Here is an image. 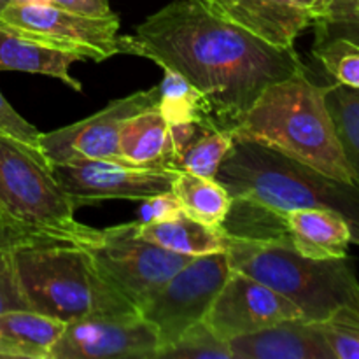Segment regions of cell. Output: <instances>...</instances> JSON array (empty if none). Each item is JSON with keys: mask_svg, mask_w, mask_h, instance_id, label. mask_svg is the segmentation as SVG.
<instances>
[{"mask_svg": "<svg viewBox=\"0 0 359 359\" xmlns=\"http://www.w3.org/2000/svg\"><path fill=\"white\" fill-rule=\"evenodd\" d=\"M123 55L181 74L212 107L221 128L233 130L273 83L307 74L294 48H277L214 13L205 0H172L121 35Z\"/></svg>", "mask_w": 359, "mask_h": 359, "instance_id": "cell-1", "label": "cell"}, {"mask_svg": "<svg viewBox=\"0 0 359 359\" xmlns=\"http://www.w3.org/2000/svg\"><path fill=\"white\" fill-rule=\"evenodd\" d=\"M216 181L233 200L277 217L293 209L335 210L346 217L353 242L359 245V184L330 177L273 147L248 139H235Z\"/></svg>", "mask_w": 359, "mask_h": 359, "instance_id": "cell-2", "label": "cell"}, {"mask_svg": "<svg viewBox=\"0 0 359 359\" xmlns=\"http://www.w3.org/2000/svg\"><path fill=\"white\" fill-rule=\"evenodd\" d=\"M326 91L328 86L312 83L307 74L270 84L231 130L233 137L265 144L330 177L356 184L326 107Z\"/></svg>", "mask_w": 359, "mask_h": 359, "instance_id": "cell-3", "label": "cell"}, {"mask_svg": "<svg viewBox=\"0 0 359 359\" xmlns=\"http://www.w3.org/2000/svg\"><path fill=\"white\" fill-rule=\"evenodd\" d=\"M14 266L32 311L63 323L139 314L100 273L88 248L32 241L13 245Z\"/></svg>", "mask_w": 359, "mask_h": 359, "instance_id": "cell-4", "label": "cell"}, {"mask_svg": "<svg viewBox=\"0 0 359 359\" xmlns=\"http://www.w3.org/2000/svg\"><path fill=\"white\" fill-rule=\"evenodd\" d=\"M0 209L4 235L11 245L21 242H72L88 248L102 230L76 219V207L39 149L0 133Z\"/></svg>", "mask_w": 359, "mask_h": 359, "instance_id": "cell-5", "label": "cell"}, {"mask_svg": "<svg viewBox=\"0 0 359 359\" xmlns=\"http://www.w3.org/2000/svg\"><path fill=\"white\" fill-rule=\"evenodd\" d=\"M231 270H241L293 302L304 321L325 323L342 309L359 312V280L347 258L312 259L287 241L230 237Z\"/></svg>", "mask_w": 359, "mask_h": 359, "instance_id": "cell-6", "label": "cell"}, {"mask_svg": "<svg viewBox=\"0 0 359 359\" xmlns=\"http://www.w3.org/2000/svg\"><path fill=\"white\" fill-rule=\"evenodd\" d=\"M137 228L139 221L105 228L100 241L88 245V251L102 276L140 311L175 272L191 262V256L144 241Z\"/></svg>", "mask_w": 359, "mask_h": 359, "instance_id": "cell-7", "label": "cell"}, {"mask_svg": "<svg viewBox=\"0 0 359 359\" xmlns=\"http://www.w3.org/2000/svg\"><path fill=\"white\" fill-rule=\"evenodd\" d=\"M230 272L226 252L195 256L149 298L139 314L156 326L160 349L205 319Z\"/></svg>", "mask_w": 359, "mask_h": 359, "instance_id": "cell-8", "label": "cell"}, {"mask_svg": "<svg viewBox=\"0 0 359 359\" xmlns=\"http://www.w3.org/2000/svg\"><path fill=\"white\" fill-rule=\"evenodd\" d=\"M158 86L140 90L109 102L90 118L53 132L41 133L39 147L49 165L79 163L90 160H109L126 163L119 153V135L133 116L158 107Z\"/></svg>", "mask_w": 359, "mask_h": 359, "instance_id": "cell-9", "label": "cell"}, {"mask_svg": "<svg viewBox=\"0 0 359 359\" xmlns=\"http://www.w3.org/2000/svg\"><path fill=\"white\" fill-rule=\"evenodd\" d=\"M0 25L76 51L95 62L121 55L119 18L116 14L91 18L70 13L49 2H18L0 13Z\"/></svg>", "mask_w": 359, "mask_h": 359, "instance_id": "cell-10", "label": "cell"}, {"mask_svg": "<svg viewBox=\"0 0 359 359\" xmlns=\"http://www.w3.org/2000/svg\"><path fill=\"white\" fill-rule=\"evenodd\" d=\"M51 172L76 209L102 200H146L168 193L177 175L170 168H142L109 160L56 163Z\"/></svg>", "mask_w": 359, "mask_h": 359, "instance_id": "cell-11", "label": "cell"}, {"mask_svg": "<svg viewBox=\"0 0 359 359\" xmlns=\"http://www.w3.org/2000/svg\"><path fill=\"white\" fill-rule=\"evenodd\" d=\"M290 319H304L300 309L241 270H231L205 316L207 325L224 340L256 333Z\"/></svg>", "mask_w": 359, "mask_h": 359, "instance_id": "cell-12", "label": "cell"}, {"mask_svg": "<svg viewBox=\"0 0 359 359\" xmlns=\"http://www.w3.org/2000/svg\"><path fill=\"white\" fill-rule=\"evenodd\" d=\"M160 337L140 314L67 323L49 359H156Z\"/></svg>", "mask_w": 359, "mask_h": 359, "instance_id": "cell-13", "label": "cell"}, {"mask_svg": "<svg viewBox=\"0 0 359 359\" xmlns=\"http://www.w3.org/2000/svg\"><path fill=\"white\" fill-rule=\"evenodd\" d=\"M231 23L277 48H294L302 32L314 27L326 11L321 0H205Z\"/></svg>", "mask_w": 359, "mask_h": 359, "instance_id": "cell-14", "label": "cell"}, {"mask_svg": "<svg viewBox=\"0 0 359 359\" xmlns=\"http://www.w3.org/2000/svg\"><path fill=\"white\" fill-rule=\"evenodd\" d=\"M233 359H335L318 323L290 319L228 340Z\"/></svg>", "mask_w": 359, "mask_h": 359, "instance_id": "cell-15", "label": "cell"}, {"mask_svg": "<svg viewBox=\"0 0 359 359\" xmlns=\"http://www.w3.org/2000/svg\"><path fill=\"white\" fill-rule=\"evenodd\" d=\"M84 60L86 58L79 53L58 48L23 32L0 25V70L44 74L60 79L74 91L81 93L83 84L74 79L70 67Z\"/></svg>", "mask_w": 359, "mask_h": 359, "instance_id": "cell-16", "label": "cell"}, {"mask_svg": "<svg viewBox=\"0 0 359 359\" xmlns=\"http://www.w3.org/2000/svg\"><path fill=\"white\" fill-rule=\"evenodd\" d=\"M287 241L312 259L346 258L353 233L346 217L328 209H293L283 214Z\"/></svg>", "mask_w": 359, "mask_h": 359, "instance_id": "cell-17", "label": "cell"}, {"mask_svg": "<svg viewBox=\"0 0 359 359\" xmlns=\"http://www.w3.org/2000/svg\"><path fill=\"white\" fill-rule=\"evenodd\" d=\"M119 153L128 165L142 168H170L175 160L170 123L154 107L133 116L119 135Z\"/></svg>", "mask_w": 359, "mask_h": 359, "instance_id": "cell-18", "label": "cell"}, {"mask_svg": "<svg viewBox=\"0 0 359 359\" xmlns=\"http://www.w3.org/2000/svg\"><path fill=\"white\" fill-rule=\"evenodd\" d=\"M137 235L160 248L191 258L226 252L230 244V235H226L223 226H210L186 212L163 221H139Z\"/></svg>", "mask_w": 359, "mask_h": 359, "instance_id": "cell-19", "label": "cell"}, {"mask_svg": "<svg viewBox=\"0 0 359 359\" xmlns=\"http://www.w3.org/2000/svg\"><path fill=\"white\" fill-rule=\"evenodd\" d=\"M67 323L35 311L0 314V358L49 359Z\"/></svg>", "mask_w": 359, "mask_h": 359, "instance_id": "cell-20", "label": "cell"}, {"mask_svg": "<svg viewBox=\"0 0 359 359\" xmlns=\"http://www.w3.org/2000/svg\"><path fill=\"white\" fill-rule=\"evenodd\" d=\"M314 56L335 83L359 88V37L347 28L319 18L314 25Z\"/></svg>", "mask_w": 359, "mask_h": 359, "instance_id": "cell-21", "label": "cell"}, {"mask_svg": "<svg viewBox=\"0 0 359 359\" xmlns=\"http://www.w3.org/2000/svg\"><path fill=\"white\" fill-rule=\"evenodd\" d=\"M172 193L184 207L186 214L210 226H221L231 207V195L216 179L177 172Z\"/></svg>", "mask_w": 359, "mask_h": 359, "instance_id": "cell-22", "label": "cell"}, {"mask_svg": "<svg viewBox=\"0 0 359 359\" xmlns=\"http://www.w3.org/2000/svg\"><path fill=\"white\" fill-rule=\"evenodd\" d=\"M158 90H160L158 109L170 125L196 123L207 128H221L214 118L209 100L181 74L163 69V79L158 84Z\"/></svg>", "mask_w": 359, "mask_h": 359, "instance_id": "cell-23", "label": "cell"}, {"mask_svg": "<svg viewBox=\"0 0 359 359\" xmlns=\"http://www.w3.org/2000/svg\"><path fill=\"white\" fill-rule=\"evenodd\" d=\"M235 137L231 130L200 126L191 140L186 144L174 161V170L189 172L207 179H216L224 158L233 147Z\"/></svg>", "mask_w": 359, "mask_h": 359, "instance_id": "cell-24", "label": "cell"}, {"mask_svg": "<svg viewBox=\"0 0 359 359\" xmlns=\"http://www.w3.org/2000/svg\"><path fill=\"white\" fill-rule=\"evenodd\" d=\"M326 107L335 125L344 158L359 184V88L340 83L330 84Z\"/></svg>", "mask_w": 359, "mask_h": 359, "instance_id": "cell-25", "label": "cell"}, {"mask_svg": "<svg viewBox=\"0 0 359 359\" xmlns=\"http://www.w3.org/2000/svg\"><path fill=\"white\" fill-rule=\"evenodd\" d=\"M156 359H233L228 340L203 321L189 326L179 339L158 349Z\"/></svg>", "mask_w": 359, "mask_h": 359, "instance_id": "cell-26", "label": "cell"}, {"mask_svg": "<svg viewBox=\"0 0 359 359\" xmlns=\"http://www.w3.org/2000/svg\"><path fill=\"white\" fill-rule=\"evenodd\" d=\"M335 359H359V312L342 309L332 319L318 323Z\"/></svg>", "mask_w": 359, "mask_h": 359, "instance_id": "cell-27", "label": "cell"}, {"mask_svg": "<svg viewBox=\"0 0 359 359\" xmlns=\"http://www.w3.org/2000/svg\"><path fill=\"white\" fill-rule=\"evenodd\" d=\"M13 311H32V309L18 279L13 245L0 242V314Z\"/></svg>", "mask_w": 359, "mask_h": 359, "instance_id": "cell-28", "label": "cell"}, {"mask_svg": "<svg viewBox=\"0 0 359 359\" xmlns=\"http://www.w3.org/2000/svg\"><path fill=\"white\" fill-rule=\"evenodd\" d=\"M0 133L41 151L39 147L41 132L34 125H30L23 116L18 114L2 93H0Z\"/></svg>", "mask_w": 359, "mask_h": 359, "instance_id": "cell-29", "label": "cell"}, {"mask_svg": "<svg viewBox=\"0 0 359 359\" xmlns=\"http://www.w3.org/2000/svg\"><path fill=\"white\" fill-rule=\"evenodd\" d=\"M144 205L140 209L139 219L140 223H149V221H163L170 217L184 214V207L181 205L177 196L172 191L161 193V195L151 196V198L142 200Z\"/></svg>", "mask_w": 359, "mask_h": 359, "instance_id": "cell-30", "label": "cell"}, {"mask_svg": "<svg viewBox=\"0 0 359 359\" xmlns=\"http://www.w3.org/2000/svg\"><path fill=\"white\" fill-rule=\"evenodd\" d=\"M49 4L62 9L70 11V13L83 14V16L91 18H109L114 16L109 0H48Z\"/></svg>", "mask_w": 359, "mask_h": 359, "instance_id": "cell-31", "label": "cell"}, {"mask_svg": "<svg viewBox=\"0 0 359 359\" xmlns=\"http://www.w3.org/2000/svg\"><path fill=\"white\" fill-rule=\"evenodd\" d=\"M359 0H326L325 20L337 23H358Z\"/></svg>", "mask_w": 359, "mask_h": 359, "instance_id": "cell-32", "label": "cell"}, {"mask_svg": "<svg viewBox=\"0 0 359 359\" xmlns=\"http://www.w3.org/2000/svg\"><path fill=\"white\" fill-rule=\"evenodd\" d=\"M18 2H48V0H0V13H2L7 6H11V4H18Z\"/></svg>", "mask_w": 359, "mask_h": 359, "instance_id": "cell-33", "label": "cell"}, {"mask_svg": "<svg viewBox=\"0 0 359 359\" xmlns=\"http://www.w3.org/2000/svg\"><path fill=\"white\" fill-rule=\"evenodd\" d=\"M0 224H4V226H7V223H6V217H4V212H2V209H0Z\"/></svg>", "mask_w": 359, "mask_h": 359, "instance_id": "cell-34", "label": "cell"}, {"mask_svg": "<svg viewBox=\"0 0 359 359\" xmlns=\"http://www.w3.org/2000/svg\"><path fill=\"white\" fill-rule=\"evenodd\" d=\"M321 2H323V6H325V11H326V0H321ZM325 16H326V14H325Z\"/></svg>", "mask_w": 359, "mask_h": 359, "instance_id": "cell-35", "label": "cell"}, {"mask_svg": "<svg viewBox=\"0 0 359 359\" xmlns=\"http://www.w3.org/2000/svg\"><path fill=\"white\" fill-rule=\"evenodd\" d=\"M354 34H356L358 37H359V28H356V30H354Z\"/></svg>", "mask_w": 359, "mask_h": 359, "instance_id": "cell-36", "label": "cell"}, {"mask_svg": "<svg viewBox=\"0 0 359 359\" xmlns=\"http://www.w3.org/2000/svg\"><path fill=\"white\" fill-rule=\"evenodd\" d=\"M358 9H359V7H358Z\"/></svg>", "mask_w": 359, "mask_h": 359, "instance_id": "cell-37", "label": "cell"}]
</instances>
